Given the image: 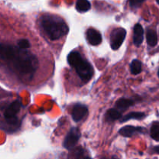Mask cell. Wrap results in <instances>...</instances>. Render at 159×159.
Segmentation results:
<instances>
[{
	"instance_id": "obj_7",
	"label": "cell",
	"mask_w": 159,
	"mask_h": 159,
	"mask_svg": "<svg viewBox=\"0 0 159 159\" xmlns=\"http://www.w3.org/2000/svg\"><path fill=\"white\" fill-rule=\"evenodd\" d=\"M144 128L141 127H134V126H125L119 130V134L125 138H131L137 134L144 133Z\"/></svg>"
},
{
	"instance_id": "obj_17",
	"label": "cell",
	"mask_w": 159,
	"mask_h": 159,
	"mask_svg": "<svg viewBox=\"0 0 159 159\" xmlns=\"http://www.w3.org/2000/svg\"><path fill=\"white\" fill-rule=\"evenodd\" d=\"M17 46L23 50H26L30 47V43L26 39H20L18 42H17Z\"/></svg>"
},
{
	"instance_id": "obj_13",
	"label": "cell",
	"mask_w": 159,
	"mask_h": 159,
	"mask_svg": "<svg viewBox=\"0 0 159 159\" xmlns=\"http://www.w3.org/2000/svg\"><path fill=\"white\" fill-rule=\"evenodd\" d=\"M146 37H147V42L149 46L155 47L158 43V36H157L156 32L154 30H148Z\"/></svg>"
},
{
	"instance_id": "obj_11",
	"label": "cell",
	"mask_w": 159,
	"mask_h": 159,
	"mask_svg": "<svg viewBox=\"0 0 159 159\" xmlns=\"http://www.w3.org/2000/svg\"><path fill=\"white\" fill-rule=\"evenodd\" d=\"M106 120L108 122H113V121L119 120L122 117L121 112L117 109H110L106 113Z\"/></svg>"
},
{
	"instance_id": "obj_6",
	"label": "cell",
	"mask_w": 159,
	"mask_h": 159,
	"mask_svg": "<svg viewBox=\"0 0 159 159\" xmlns=\"http://www.w3.org/2000/svg\"><path fill=\"white\" fill-rule=\"evenodd\" d=\"M88 114V107L83 104L78 103L74 106L71 112V116L75 122L82 120Z\"/></svg>"
},
{
	"instance_id": "obj_23",
	"label": "cell",
	"mask_w": 159,
	"mask_h": 159,
	"mask_svg": "<svg viewBox=\"0 0 159 159\" xmlns=\"http://www.w3.org/2000/svg\"><path fill=\"white\" fill-rule=\"evenodd\" d=\"M158 77H159V69H158Z\"/></svg>"
},
{
	"instance_id": "obj_9",
	"label": "cell",
	"mask_w": 159,
	"mask_h": 159,
	"mask_svg": "<svg viewBox=\"0 0 159 159\" xmlns=\"http://www.w3.org/2000/svg\"><path fill=\"white\" fill-rule=\"evenodd\" d=\"M144 40V30L141 24H136L134 27V43L136 46H140Z\"/></svg>"
},
{
	"instance_id": "obj_4",
	"label": "cell",
	"mask_w": 159,
	"mask_h": 159,
	"mask_svg": "<svg viewBox=\"0 0 159 159\" xmlns=\"http://www.w3.org/2000/svg\"><path fill=\"white\" fill-rule=\"evenodd\" d=\"M127 31L124 28L115 29L110 34V47L113 50L116 51L121 47L125 40Z\"/></svg>"
},
{
	"instance_id": "obj_8",
	"label": "cell",
	"mask_w": 159,
	"mask_h": 159,
	"mask_svg": "<svg viewBox=\"0 0 159 159\" xmlns=\"http://www.w3.org/2000/svg\"><path fill=\"white\" fill-rule=\"evenodd\" d=\"M86 38L89 43L93 46L100 44L102 42V36H101L100 33L93 28H89L87 30Z\"/></svg>"
},
{
	"instance_id": "obj_16",
	"label": "cell",
	"mask_w": 159,
	"mask_h": 159,
	"mask_svg": "<svg viewBox=\"0 0 159 159\" xmlns=\"http://www.w3.org/2000/svg\"><path fill=\"white\" fill-rule=\"evenodd\" d=\"M151 137L155 141H159V124H154L151 128Z\"/></svg>"
},
{
	"instance_id": "obj_14",
	"label": "cell",
	"mask_w": 159,
	"mask_h": 159,
	"mask_svg": "<svg viewBox=\"0 0 159 159\" xmlns=\"http://www.w3.org/2000/svg\"><path fill=\"white\" fill-rule=\"evenodd\" d=\"M75 7L79 12H85L91 9V4L89 0H77Z\"/></svg>"
},
{
	"instance_id": "obj_10",
	"label": "cell",
	"mask_w": 159,
	"mask_h": 159,
	"mask_svg": "<svg viewBox=\"0 0 159 159\" xmlns=\"http://www.w3.org/2000/svg\"><path fill=\"white\" fill-rule=\"evenodd\" d=\"M134 104L132 99H126V98H121L116 102V108L119 110H126L129 107H132Z\"/></svg>"
},
{
	"instance_id": "obj_15",
	"label": "cell",
	"mask_w": 159,
	"mask_h": 159,
	"mask_svg": "<svg viewBox=\"0 0 159 159\" xmlns=\"http://www.w3.org/2000/svg\"><path fill=\"white\" fill-rule=\"evenodd\" d=\"M130 72L133 75H138L141 72L142 70V64L138 59H134L130 63Z\"/></svg>"
},
{
	"instance_id": "obj_19",
	"label": "cell",
	"mask_w": 159,
	"mask_h": 159,
	"mask_svg": "<svg viewBox=\"0 0 159 159\" xmlns=\"http://www.w3.org/2000/svg\"><path fill=\"white\" fill-rule=\"evenodd\" d=\"M145 0H129V4L132 8H138Z\"/></svg>"
},
{
	"instance_id": "obj_2",
	"label": "cell",
	"mask_w": 159,
	"mask_h": 159,
	"mask_svg": "<svg viewBox=\"0 0 159 159\" xmlns=\"http://www.w3.org/2000/svg\"><path fill=\"white\" fill-rule=\"evenodd\" d=\"M40 26L51 40H58L68 32V27L63 19L52 14L42 16L40 17Z\"/></svg>"
},
{
	"instance_id": "obj_3",
	"label": "cell",
	"mask_w": 159,
	"mask_h": 159,
	"mask_svg": "<svg viewBox=\"0 0 159 159\" xmlns=\"http://www.w3.org/2000/svg\"><path fill=\"white\" fill-rule=\"evenodd\" d=\"M68 62L75 69L78 75L83 82H87L93 77L94 70L91 64L82 57L78 51H71L68 56Z\"/></svg>"
},
{
	"instance_id": "obj_12",
	"label": "cell",
	"mask_w": 159,
	"mask_h": 159,
	"mask_svg": "<svg viewBox=\"0 0 159 159\" xmlns=\"http://www.w3.org/2000/svg\"><path fill=\"white\" fill-rule=\"evenodd\" d=\"M145 117V114L141 112H131L127 113V115L123 116L120 120V122H126L129 120H142Z\"/></svg>"
},
{
	"instance_id": "obj_21",
	"label": "cell",
	"mask_w": 159,
	"mask_h": 159,
	"mask_svg": "<svg viewBox=\"0 0 159 159\" xmlns=\"http://www.w3.org/2000/svg\"><path fill=\"white\" fill-rule=\"evenodd\" d=\"M110 159H119V158H116V157H112V158H110Z\"/></svg>"
},
{
	"instance_id": "obj_18",
	"label": "cell",
	"mask_w": 159,
	"mask_h": 159,
	"mask_svg": "<svg viewBox=\"0 0 159 159\" xmlns=\"http://www.w3.org/2000/svg\"><path fill=\"white\" fill-rule=\"evenodd\" d=\"M75 159H92L90 157L85 155V152L82 148H78L75 153Z\"/></svg>"
},
{
	"instance_id": "obj_22",
	"label": "cell",
	"mask_w": 159,
	"mask_h": 159,
	"mask_svg": "<svg viewBox=\"0 0 159 159\" xmlns=\"http://www.w3.org/2000/svg\"><path fill=\"white\" fill-rule=\"evenodd\" d=\"M157 2H158V4H159V0H157Z\"/></svg>"
},
{
	"instance_id": "obj_1",
	"label": "cell",
	"mask_w": 159,
	"mask_h": 159,
	"mask_svg": "<svg viewBox=\"0 0 159 159\" xmlns=\"http://www.w3.org/2000/svg\"><path fill=\"white\" fill-rule=\"evenodd\" d=\"M0 65L6 67L22 80H29L36 72L37 59L18 46L0 42Z\"/></svg>"
},
{
	"instance_id": "obj_20",
	"label": "cell",
	"mask_w": 159,
	"mask_h": 159,
	"mask_svg": "<svg viewBox=\"0 0 159 159\" xmlns=\"http://www.w3.org/2000/svg\"><path fill=\"white\" fill-rule=\"evenodd\" d=\"M154 152L159 155V146H156V147L154 148Z\"/></svg>"
},
{
	"instance_id": "obj_5",
	"label": "cell",
	"mask_w": 159,
	"mask_h": 159,
	"mask_svg": "<svg viewBox=\"0 0 159 159\" xmlns=\"http://www.w3.org/2000/svg\"><path fill=\"white\" fill-rule=\"evenodd\" d=\"M80 137L81 133L77 127H73V128H71L68 132L65 140H64V148L68 149V150L72 149L77 144Z\"/></svg>"
}]
</instances>
